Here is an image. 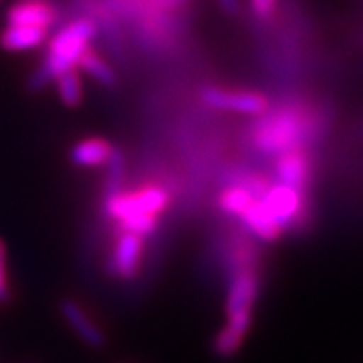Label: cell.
I'll return each mask as SVG.
<instances>
[{"label": "cell", "mask_w": 363, "mask_h": 363, "mask_svg": "<svg viewBox=\"0 0 363 363\" xmlns=\"http://www.w3.org/2000/svg\"><path fill=\"white\" fill-rule=\"evenodd\" d=\"M56 91L60 101L67 108H77L80 106L82 99H84V87H82V77L78 69H71V71L62 72L60 77H56Z\"/></svg>", "instance_id": "obj_13"}, {"label": "cell", "mask_w": 363, "mask_h": 363, "mask_svg": "<svg viewBox=\"0 0 363 363\" xmlns=\"http://www.w3.org/2000/svg\"><path fill=\"white\" fill-rule=\"evenodd\" d=\"M106 167H108V184H110V195L117 193L115 187L119 186V182L123 180V174H125V156L121 150L113 148V152H111L110 160L106 163Z\"/></svg>", "instance_id": "obj_16"}, {"label": "cell", "mask_w": 363, "mask_h": 363, "mask_svg": "<svg viewBox=\"0 0 363 363\" xmlns=\"http://www.w3.org/2000/svg\"><path fill=\"white\" fill-rule=\"evenodd\" d=\"M217 2H219V6L226 13L234 15L239 11V0H217Z\"/></svg>", "instance_id": "obj_19"}, {"label": "cell", "mask_w": 363, "mask_h": 363, "mask_svg": "<svg viewBox=\"0 0 363 363\" xmlns=\"http://www.w3.org/2000/svg\"><path fill=\"white\" fill-rule=\"evenodd\" d=\"M169 204V193L158 186H148L135 193H113L106 199V213L119 223L132 217H158Z\"/></svg>", "instance_id": "obj_2"}, {"label": "cell", "mask_w": 363, "mask_h": 363, "mask_svg": "<svg viewBox=\"0 0 363 363\" xmlns=\"http://www.w3.org/2000/svg\"><path fill=\"white\" fill-rule=\"evenodd\" d=\"M113 147L106 139L87 138L78 141L71 150V162L77 167H102L108 163Z\"/></svg>", "instance_id": "obj_9"}, {"label": "cell", "mask_w": 363, "mask_h": 363, "mask_svg": "<svg viewBox=\"0 0 363 363\" xmlns=\"http://www.w3.org/2000/svg\"><path fill=\"white\" fill-rule=\"evenodd\" d=\"M278 184L302 193L308 180V160L301 152H286L277 163Z\"/></svg>", "instance_id": "obj_11"}, {"label": "cell", "mask_w": 363, "mask_h": 363, "mask_svg": "<svg viewBox=\"0 0 363 363\" xmlns=\"http://www.w3.org/2000/svg\"><path fill=\"white\" fill-rule=\"evenodd\" d=\"M201 96L202 102L210 108L243 115H258L267 108L265 96L254 91H226L219 87H206Z\"/></svg>", "instance_id": "obj_3"}, {"label": "cell", "mask_w": 363, "mask_h": 363, "mask_svg": "<svg viewBox=\"0 0 363 363\" xmlns=\"http://www.w3.org/2000/svg\"><path fill=\"white\" fill-rule=\"evenodd\" d=\"M258 201L262 202L269 216L277 220V225L282 230L291 225L295 217L301 213L302 208L301 193L291 189V187L282 186V184L269 187L267 191H263Z\"/></svg>", "instance_id": "obj_4"}, {"label": "cell", "mask_w": 363, "mask_h": 363, "mask_svg": "<svg viewBox=\"0 0 363 363\" xmlns=\"http://www.w3.org/2000/svg\"><path fill=\"white\" fill-rule=\"evenodd\" d=\"M154 2H158V4H162V6H171V4H177V2H180V0H154Z\"/></svg>", "instance_id": "obj_20"}, {"label": "cell", "mask_w": 363, "mask_h": 363, "mask_svg": "<svg viewBox=\"0 0 363 363\" xmlns=\"http://www.w3.org/2000/svg\"><path fill=\"white\" fill-rule=\"evenodd\" d=\"M239 217H241V220H243L245 225L249 226L254 234L258 235V238H262L263 241H274V239L280 235V232H282V228L277 225V220L269 216L267 210L263 208L262 202H259L258 199H256V201H254Z\"/></svg>", "instance_id": "obj_12"}, {"label": "cell", "mask_w": 363, "mask_h": 363, "mask_svg": "<svg viewBox=\"0 0 363 363\" xmlns=\"http://www.w3.org/2000/svg\"><path fill=\"white\" fill-rule=\"evenodd\" d=\"M141 256H143V238L125 232L115 243L113 272L123 280H132L139 272Z\"/></svg>", "instance_id": "obj_7"}, {"label": "cell", "mask_w": 363, "mask_h": 363, "mask_svg": "<svg viewBox=\"0 0 363 363\" xmlns=\"http://www.w3.org/2000/svg\"><path fill=\"white\" fill-rule=\"evenodd\" d=\"M259 289L258 274L249 269L235 272L228 287L226 296V315L232 313H252V306L256 302Z\"/></svg>", "instance_id": "obj_6"}, {"label": "cell", "mask_w": 363, "mask_h": 363, "mask_svg": "<svg viewBox=\"0 0 363 363\" xmlns=\"http://www.w3.org/2000/svg\"><path fill=\"white\" fill-rule=\"evenodd\" d=\"M256 201L254 193L250 191L249 187L238 186L226 189L219 199L220 210H225L226 213H234V216H241L252 202Z\"/></svg>", "instance_id": "obj_15"}, {"label": "cell", "mask_w": 363, "mask_h": 363, "mask_svg": "<svg viewBox=\"0 0 363 363\" xmlns=\"http://www.w3.org/2000/svg\"><path fill=\"white\" fill-rule=\"evenodd\" d=\"M95 35V26L86 19L74 21L62 28L48 45L43 63L30 77V87L41 89L56 80L62 72L78 69L82 56L89 50V41Z\"/></svg>", "instance_id": "obj_1"}, {"label": "cell", "mask_w": 363, "mask_h": 363, "mask_svg": "<svg viewBox=\"0 0 363 363\" xmlns=\"http://www.w3.org/2000/svg\"><path fill=\"white\" fill-rule=\"evenodd\" d=\"M78 69L86 72L87 77L93 78L95 82H99L101 86L111 87L117 84V77H115L113 69H111L99 54L93 52V50H87V52L82 56L80 63H78Z\"/></svg>", "instance_id": "obj_14"}, {"label": "cell", "mask_w": 363, "mask_h": 363, "mask_svg": "<svg viewBox=\"0 0 363 363\" xmlns=\"http://www.w3.org/2000/svg\"><path fill=\"white\" fill-rule=\"evenodd\" d=\"M45 39H47V30L8 24L4 32L0 34V47L10 52H23V50L41 47Z\"/></svg>", "instance_id": "obj_10"}, {"label": "cell", "mask_w": 363, "mask_h": 363, "mask_svg": "<svg viewBox=\"0 0 363 363\" xmlns=\"http://www.w3.org/2000/svg\"><path fill=\"white\" fill-rule=\"evenodd\" d=\"M6 19H8V24H13V26H32V28L48 30L56 21V11L45 2L24 0V2L11 6Z\"/></svg>", "instance_id": "obj_8"}, {"label": "cell", "mask_w": 363, "mask_h": 363, "mask_svg": "<svg viewBox=\"0 0 363 363\" xmlns=\"http://www.w3.org/2000/svg\"><path fill=\"white\" fill-rule=\"evenodd\" d=\"M32 2H43V0H32Z\"/></svg>", "instance_id": "obj_21"}, {"label": "cell", "mask_w": 363, "mask_h": 363, "mask_svg": "<svg viewBox=\"0 0 363 363\" xmlns=\"http://www.w3.org/2000/svg\"><path fill=\"white\" fill-rule=\"evenodd\" d=\"M10 287H8V272H6V249L0 243V302L8 301Z\"/></svg>", "instance_id": "obj_17"}, {"label": "cell", "mask_w": 363, "mask_h": 363, "mask_svg": "<svg viewBox=\"0 0 363 363\" xmlns=\"http://www.w3.org/2000/svg\"><path fill=\"white\" fill-rule=\"evenodd\" d=\"M277 0H250V8L258 17H269L274 11Z\"/></svg>", "instance_id": "obj_18"}, {"label": "cell", "mask_w": 363, "mask_h": 363, "mask_svg": "<svg viewBox=\"0 0 363 363\" xmlns=\"http://www.w3.org/2000/svg\"><path fill=\"white\" fill-rule=\"evenodd\" d=\"M60 313H62L63 320L71 326V330L80 337L87 347L93 349H101L106 343V335L101 330V326L96 325L93 317L87 313L84 308L72 298H65L60 302Z\"/></svg>", "instance_id": "obj_5"}]
</instances>
